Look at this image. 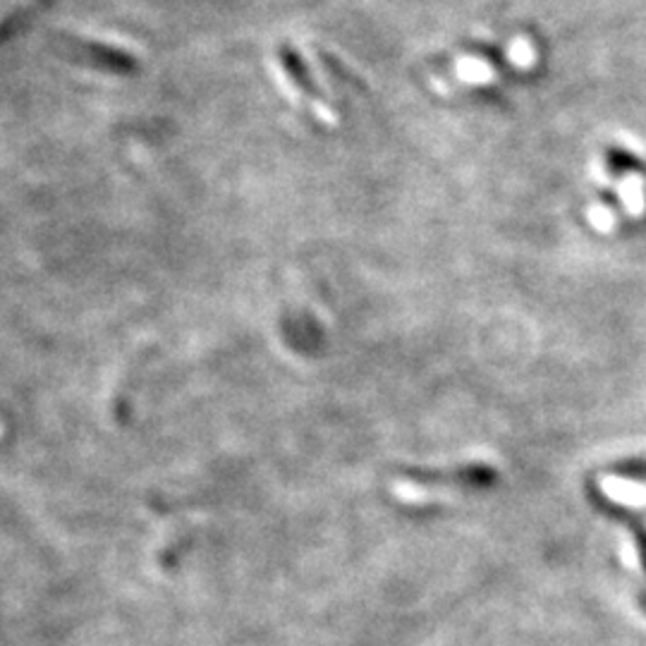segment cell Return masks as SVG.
Listing matches in <instances>:
<instances>
[{
  "label": "cell",
  "mask_w": 646,
  "mask_h": 646,
  "mask_svg": "<svg viewBox=\"0 0 646 646\" xmlns=\"http://www.w3.org/2000/svg\"><path fill=\"white\" fill-rule=\"evenodd\" d=\"M30 3H32V0H0V22H3L5 17H10L15 10L30 5Z\"/></svg>",
  "instance_id": "cell-1"
},
{
  "label": "cell",
  "mask_w": 646,
  "mask_h": 646,
  "mask_svg": "<svg viewBox=\"0 0 646 646\" xmlns=\"http://www.w3.org/2000/svg\"><path fill=\"white\" fill-rule=\"evenodd\" d=\"M635 541H637V551H639V559L644 565V573H646V531L635 527Z\"/></svg>",
  "instance_id": "cell-2"
}]
</instances>
